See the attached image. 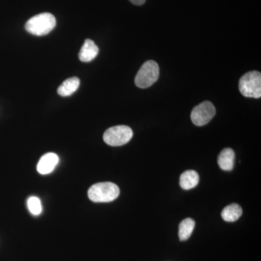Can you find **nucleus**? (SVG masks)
<instances>
[{"label":"nucleus","mask_w":261,"mask_h":261,"mask_svg":"<svg viewBox=\"0 0 261 261\" xmlns=\"http://www.w3.org/2000/svg\"><path fill=\"white\" fill-rule=\"evenodd\" d=\"M56 25V19L49 13H41L29 19L25 23V29L35 36H44L50 33Z\"/></svg>","instance_id":"f257e3e1"},{"label":"nucleus","mask_w":261,"mask_h":261,"mask_svg":"<svg viewBox=\"0 0 261 261\" xmlns=\"http://www.w3.org/2000/svg\"><path fill=\"white\" fill-rule=\"evenodd\" d=\"M120 195L119 187L112 182H100L89 188V198L94 202H110Z\"/></svg>","instance_id":"f03ea898"},{"label":"nucleus","mask_w":261,"mask_h":261,"mask_svg":"<svg viewBox=\"0 0 261 261\" xmlns=\"http://www.w3.org/2000/svg\"><path fill=\"white\" fill-rule=\"evenodd\" d=\"M240 93L246 97H261V73L257 70L250 71L241 77L239 83Z\"/></svg>","instance_id":"7ed1b4c3"},{"label":"nucleus","mask_w":261,"mask_h":261,"mask_svg":"<svg viewBox=\"0 0 261 261\" xmlns=\"http://www.w3.org/2000/svg\"><path fill=\"white\" fill-rule=\"evenodd\" d=\"M159 64L154 61L145 62L135 77V84L141 89L148 88L159 80Z\"/></svg>","instance_id":"20e7f679"},{"label":"nucleus","mask_w":261,"mask_h":261,"mask_svg":"<svg viewBox=\"0 0 261 261\" xmlns=\"http://www.w3.org/2000/svg\"><path fill=\"white\" fill-rule=\"evenodd\" d=\"M133 137V130L127 126L111 127L106 130L103 140L107 145L118 147L126 145Z\"/></svg>","instance_id":"39448f33"},{"label":"nucleus","mask_w":261,"mask_h":261,"mask_svg":"<svg viewBox=\"0 0 261 261\" xmlns=\"http://www.w3.org/2000/svg\"><path fill=\"white\" fill-rule=\"evenodd\" d=\"M216 115V108L210 101H205L196 106L192 110L191 119L192 123L197 126L207 124Z\"/></svg>","instance_id":"423d86ee"},{"label":"nucleus","mask_w":261,"mask_h":261,"mask_svg":"<svg viewBox=\"0 0 261 261\" xmlns=\"http://www.w3.org/2000/svg\"><path fill=\"white\" fill-rule=\"evenodd\" d=\"M59 162V158L56 154L49 152L41 158L37 165L38 172L42 175L49 174L55 169Z\"/></svg>","instance_id":"0eeeda50"},{"label":"nucleus","mask_w":261,"mask_h":261,"mask_svg":"<svg viewBox=\"0 0 261 261\" xmlns=\"http://www.w3.org/2000/svg\"><path fill=\"white\" fill-rule=\"evenodd\" d=\"M99 53V48L91 39H86L79 54V58L83 63H89L93 61Z\"/></svg>","instance_id":"6e6552de"},{"label":"nucleus","mask_w":261,"mask_h":261,"mask_svg":"<svg viewBox=\"0 0 261 261\" xmlns=\"http://www.w3.org/2000/svg\"><path fill=\"white\" fill-rule=\"evenodd\" d=\"M235 153L232 149L225 148L220 152L218 157V163L221 169L230 171L234 166Z\"/></svg>","instance_id":"1a4fd4ad"},{"label":"nucleus","mask_w":261,"mask_h":261,"mask_svg":"<svg viewBox=\"0 0 261 261\" xmlns=\"http://www.w3.org/2000/svg\"><path fill=\"white\" fill-rule=\"evenodd\" d=\"M200 176L194 170H189L180 176V186L183 190H189L195 188L198 185Z\"/></svg>","instance_id":"9d476101"},{"label":"nucleus","mask_w":261,"mask_h":261,"mask_svg":"<svg viewBox=\"0 0 261 261\" xmlns=\"http://www.w3.org/2000/svg\"><path fill=\"white\" fill-rule=\"evenodd\" d=\"M80 85V80L78 77H72L63 82L58 87V93L61 97H68L74 93Z\"/></svg>","instance_id":"9b49d317"},{"label":"nucleus","mask_w":261,"mask_h":261,"mask_svg":"<svg viewBox=\"0 0 261 261\" xmlns=\"http://www.w3.org/2000/svg\"><path fill=\"white\" fill-rule=\"evenodd\" d=\"M242 215L243 209L237 203L226 206L221 212V217L226 222H234L241 217Z\"/></svg>","instance_id":"f8f14e48"},{"label":"nucleus","mask_w":261,"mask_h":261,"mask_svg":"<svg viewBox=\"0 0 261 261\" xmlns=\"http://www.w3.org/2000/svg\"><path fill=\"white\" fill-rule=\"evenodd\" d=\"M195 226V221L188 218L183 220L178 227V237L181 241H186L190 238Z\"/></svg>","instance_id":"ddd939ff"},{"label":"nucleus","mask_w":261,"mask_h":261,"mask_svg":"<svg viewBox=\"0 0 261 261\" xmlns=\"http://www.w3.org/2000/svg\"><path fill=\"white\" fill-rule=\"evenodd\" d=\"M29 210L34 216H38L42 213V206L41 200L37 197H29L28 202Z\"/></svg>","instance_id":"4468645a"},{"label":"nucleus","mask_w":261,"mask_h":261,"mask_svg":"<svg viewBox=\"0 0 261 261\" xmlns=\"http://www.w3.org/2000/svg\"><path fill=\"white\" fill-rule=\"evenodd\" d=\"M132 4L135 5H142L145 3L146 0H129Z\"/></svg>","instance_id":"2eb2a0df"}]
</instances>
